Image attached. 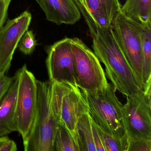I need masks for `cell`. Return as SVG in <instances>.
<instances>
[{"mask_svg":"<svg viewBox=\"0 0 151 151\" xmlns=\"http://www.w3.org/2000/svg\"><path fill=\"white\" fill-rule=\"evenodd\" d=\"M136 0H126L123 6H122L121 11L126 16L129 17L133 10Z\"/></svg>","mask_w":151,"mask_h":151,"instance_id":"23","label":"cell"},{"mask_svg":"<svg viewBox=\"0 0 151 151\" xmlns=\"http://www.w3.org/2000/svg\"><path fill=\"white\" fill-rule=\"evenodd\" d=\"M37 45V43L33 32L28 29L21 37L17 47L24 54L29 55L35 51Z\"/></svg>","mask_w":151,"mask_h":151,"instance_id":"19","label":"cell"},{"mask_svg":"<svg viewBox=\"0 0 151 151\" xmlns=\"http://www.w3.org/2000/svg\"><path fill=\"white\" fill-rule=\"evenodd\" d=\"M52 83V105L55 114L59 123L68 129L80 149L77 122L79 116L87 107L84 94L78 86Z\"/></svg>","mask_w":151,"mask_h":151,"instance_id":"6","label":"cell"},{"mask_svg":"<svg viewBox=\"0 0 151 151\" xmlns=\"http://www.w3.org/2000/svg\"><path fill=\"white\" fill-rule=\"evenodd\" d=\"M70 42L66 37L46 47V64L50 82L78 86Z\"/></svg>","mask_w":151,"mask_h":151,"instance_id":"9","label":"cell"},{"mask_svg":"<svg viewBox=\"0 0 151 151\" xmlns=\"http://www.w3.org/2000/svg\"><path fill=\"white\" fill-rule=\"evenodd\" d=\"M47 20L57 25H73L81 18V14L74 0H36Z\"/></svg>","mask_w":151,"mask_h":151,"instance_id":"11","label":"cell"},{"mask_svg":"<svg viewBox=\"0 0 151 151\" xmlns=\"http://www.w3.org/2000/svg\"><path fill=\"white\" fill-rule=\"evenodd\" d=\"M74 1L78 8L84 10L100 28L111 26L122 7L119 0Z\"/></svg>","mask_w":151,"mask_h":151,"instance_id":"12","label":"cell"},{"mask_svg":"<svg viewBox=\"0 0 151 151\" xmlns=\"http://www.w3.org/2000/svg\"><path fill=\"white\" fill-rule=\"evenodd\" d=\"M70 44L78 88L89 93L106 89V73L94 52L78 38H71Z\"/></svg>","mask_w":151,"mask_h":151,"instance_id":"4","label":"cell"},{"mask_svg":"<svg viewBox=\"0 0 151 151\" xmlns=\"http://www.w3.org/2000/svg\"><path fill=\"white\" fill-rule=\"evenodd\" d=\"M14 79V76L10 77L5 74L0 76V101L9 89Z\"/></svg>","mask_w":151,"mask_h":151,"instance_id":"22","label":"cell"},{"mask_svg":"<svg viewBox=\"0 0 151 151\" xmlns=\"http://www.w3.org/2000/svg\"><path fill=\"white\" fill-rule=\"evenodd\" d=\"M17 146L14 140L6 136L0 137V151H16Z\"/></svg>","mask_w":151,"mask_h":151,"instance_id":"21","label":"cell"},{"mask_svg":"<svg viewBox=\"0 0 151 151\" xmlns=\"http://www.w3.org/2000/svg\"><path fill=\"white\" fill-rule=\"evenodd\" d=\"M151 91H140L128 96L123 118L128 138L151 139Z\"/></svg>","mask_w":151,"mask_h":151,"instance_id":"8","label":"cell"},{"mask_svg":"<svg viewBox=\"0 0 151 151\" xmlns=\"http://www.w3.org/2000/svg\"><path fill=\"white\" fill-rule=\"evenodd\" d=\"M2 75H3V74H2ZM1 74H0V76H1Z\"/></svg>","mask_w":151,"mask_h":151,"instance_id":"24","label":"cell"},{"mask_svg":"<svg viewBox=\"0 0 151 151\" xmlns=\"http://www.w3.org/2000/svg\"><path fill=\"white\" fill-rule=\"evenodd\" d=\"M112 26L124 56L144 90L141 24L121 11L113 20Z\"/></svg>","mask_w":151,"mask_h":151,"instance_id":"5","label":"cell"},{"mask_svg":"<svg viewBox=\"0 0 151 151\" xmlns=\"http://www.w3.org/2000/svg\"><path fill=\"white\" fill-rule=\"evenodd\" d=\"M92 38V48L106 67V77L116 91L128 97L144 91L130 67L119 45L112 25L100 28L83 9L78 8Z\"/></svg>","mask_w":151,"mask_h":151,"instance_id":"1","label":"cell"},{"mask_svg":"<svg viewBox=\"0 0 151 151\" xmlns=\"http://www.w3.org/2000/svg\"><path fill=\"white\" fill-rule=\"evenodd\" d=\"M111 83L104 90L93 93L83 92L88 111L93 122L112 135L123 137L126 135L123 123V106Z\"/></svg>","mask_w":151,"mask_h":151,"instance_id":"3","label":"cell"},{"mask_svg":"<svg viewBox=\"0 0 151 151\" xmlns=\"http://www.w3.org/2000/svg\"><path fill=\"white\" fill-rule=\"evenodd\" d=\"M144 91L151 90V23L141 24Z\"/></svg>","mask_w":151,"mask_h":151,"instance_id":"15","label":"cell"},{"mask_svg":"<svg viewBox=\"0 0 151 151\" xmlns=\"http://www.w3.org/2000/svg\"><path fill=\"white\" fill-rule=\"evenodd\" d=\"M54 151H80L73 136L68 129L59 123L54 141Z\"/></svg>","mask_w":151,"mask_h":151,"instance_id":"16","label":"cell"},{"mask_svg":"<svg viewBox=\"0 0 151 151\" xmlns=\"http://www.w3.org/2000/svg\"><path fill=\"white\" fill-rule=\"evenodd\" d=\"M128 17L142 24L151 23V0H136L134 8Z\"/></svg>","mask_w":151,"mask_h":151,"instance_id":"18","label":"cell"},{"mask_svg":"<svg viewBox=\"0 0 151 151\" xmlns=\"http://www.w3.org/2000/svg\"><path fill=\"white\" fill-rule=\"evenodd\" d=\"M18 84L16 72L9 89L0 101V137L16 131L14 118Z\"/></svg>","mask_w":151,"mask_h":151,"instance_id":"14","label":"cell"},{"mask_svg":"<svg viewBox=\"0 0 151 151\" xmlns=\"http://www.w3.org/2000/svg\"><path fill=\"white\" fill-rule=\"evenodd\" d=\"M77 131L80 151H106L88 107L78 117Z\"/></svg>","mask_w":151,"mask_h":151,"instance_id":"13","label":"cell"},{"mask_svg":"<svg viewBox=\"0 0 151 151\" xmlns=\"http://www.w3.org/2000/svg\"><path fill=\"white\" fill-rule=\"evenodd\" d=\"M37 100L33 125L24 142L25 151H54V141L58 119L52 105V83L37 80Z\"/></svg>","mask_w":151,"mask_h":151,"instance_id":"2","label":"cell"},{"mask_svg":"<svg viewBox=\"0 0 151 151\" xmlns=\"http://www.w3.org/2000/svg\"><path fill=\"white\" fill-rule=\"evenodd\" d=\"M94 123L106 151H127L128 146L127 135L123 137H116L111 133L105 131L99 127L94 122Z\"/></svg>","mask_w":151,"mask_h":151,"instance_id":"17","label":"cell"},{"mask_svg":"<svg viewBox=\"0 0 151 151\" xmlns=\"http://www.w3.org/2000/svg\"><path fill=\"white\" fill-rule=\"evenodd\" d=\"M127 151H151V139L128 138Z\"/></svg>","mask_w":151,"mask_h":151,"instance_id":"20","label":"cell"},{"mask_svg":"<svg viewBox=\"0 0 151 151\" xmlns=\"http://www.w3.org/2000/svg\"><path fill=\"white\" fill-rule=\"evenodd\" d=\"M31 20V14L24 11L8 20L0 29V74H5L9 69L18 43L29 29Z\"/></svg>","mask_w":151,"mask_h":151,"instance_id":"10","label":"cell"},{"mask_svg":"<svg viewBox=\"0 0 151 151\" xmlns=\"http://www.w3.org/2000/svg\"><path fill=\"white\" fill-rule=\"evenodd\" d=\"M18 84L14 123L16 130L28 138L33 125L37 100V79L24 64L17 71Z\"/></svg>","mask_w":151,"mask_h":151,"instance_id":"7","label":"cell"}]
</instances>
